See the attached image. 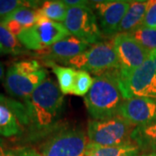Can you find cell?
<instances>
[{
  "label": "cell",
  "mask_w": 156,
  "mask_h": 156,
  "mask_svg": "<svg viewBox=\"0 0 156 156\" xmlns=\"http://www.w3.org/2000/svg\"><path fill=\"white\" fill-rule=\"evenodd\" d=\"M63 104V94L50 77L44 80L28 98L24 99L30 121L29 127L36 138L49 137L63 128L60 123Z\"/></svg>",
  "instance_id": "1"
},
{
  "label": "cell",
  "mask_w": 156,
  "mask_h": 156,
  "mask_svg": "<svg viewBox=\"0 0 156 156\" xmlns=\"http://www.w3.org/2000/svg\"><path fill=\"white\" fill-rule=\"evenodd\" d=\"M124 100L119 83V69L95 75L89 93L84 97L87 110L94 120L119 115Z\"/></svg>",
  "instance_id": "2"
},
{
  "label": "cell",
  "mask_w": 156,
  "mask_h": 156,
  "mask_svg": "<svg viewBox=\"0 0 156 156\" xmlns=\"http://www.w3.org/2000/svg\"><path fill=\"white\" fill-rule=\"evenodd\" d=\"M48 71L37 60H23L8 69L5 80L6 91L12 96L28 98L44 80Z\"/></svg>",
  "instance_id": "3"
},
{
  "label": "cell",
  "mask_w": 156,
  "mask_h": 156,
  "mask_svg": "<svg viewBox=\"0 0 156 156\" xmlns=\"http://www.w3.org/2000/svg\"><path fill=\"white\" fill-rule=\"evenodd\" d=\"M134 128L120 115L103 120H92L88 125V138L89 143L101 147L134 144L131 138Z\"/></svg>",
  "instance_id": "4"
},
{
  "label": "cell",
  "mask_w": 156,
  "mask_h": 156,
  "mask_svg": "<svg viewBox=\"0 0 156 156\" xmlns=\"http://www.w3.org/2000/svg\"><path fill=\"white\" fill-rule=\"evenodd\" d=\"M65 64L79 70L90 71L95 76L120 69L113 40L92 44L83 53L69 60Z\"/></svg>",
  "instance_id": "5"
},
{
  "label": "cell",
  "mask_w": 156,
  "mask_h": 156,
  "mask_svg": "<svg viewBox=\"0 0 156 156\" xmlns=\"http://www.w3.org/2000/svg\"><path fill=\"white\" fill-rule=\"evenodd\" d=\"M89 138L83 129L64 128L52 134L40 146L43 156H86Z\"/></svg>",
  "instance_id": "6"
},
{
  "label": "cell",
  "mask_w": 156,
  "mask_h": 156,
  "mask_svg": "<svg viewBox=\"0 0 156 156\" xmlns=\"http://www.w3.org/2000/svg\"><path fill=\"white\" fill-rule=\"evenodd\" d=\"M119 83L125 100L134 97L156 99V69L152 58L128 74L119 73Z\"/></svg>",
  "instance_id": "7"
},
{
  "label": "cell",
  "mask_w": 156,
  "mask_h": 156,
  "mask_svg": "<svg viewBox=\"0 0 156 156\" xmlns=\"http://www.w3.org/2000/svg\"><path fill=\"white\" fill-rule=\"evenodd\" d=\"M69 37L71 34L62 23L42 16L35 25L23 30L17 38L26 50L38 51Z\"/></svg>",
  "instance_id": "8"
},
{
  "label": "cell",
  "mask_w": 156,
  "mask_h": 156,
  "mask_svg": "<svg viewBox=\"0 0 156 156\" xmlns=\"http://www.w3.org/2000/svg\"><path fill=\"white\" fill-rule=\"evenodd\" d=\"M63 25L75 37L89 44H95L103 40L104 36L101 33L91 2L86 5L69 7Z\"/></svg>",
  "instance_id": "9"
},
{
  "label": "cell",
  "mask_w": 156,
  "mask_h": 156,
  "mask_svg": "<svg viewBox=\"0 0 156 156\" xmlns=\"http://www.w3.org/2000/svg\"><path fill=\"white\" fill-rule=\"evenodd\" d=\"M119 62V73L124 75L142 65L151 53L128 33H118L113 38Z\"/></svg>",
  "instance_id": "10"
},
{
  "label": "cell",
  "mask_w": 156,
  "mask_h": 156,
  "mask_svg": "<svg viewBox=\"0 0 156 156\" xmlns=\"http://www.w3.org/2000/svg\"><path fill=\"white\" fill-rule=\"evenodd\" d=\"M28 112L24 104L0 94V135L12 137L23 133L29 126Z\"/></svg>",
  "instance_id": "11"
},
{
  "label": "cell",
  "mask_w": 156,
  "mask_h": 156,
  "mask_svg": "<svg viewBox=\"0 0 156 156\" xmlns=\"http://www.w3.org/2000/svg\"><path fill=\"white\" fill-rule=\"evenodd\" d=\"M91 5L99 21L102 35L112 37L119 32L120 24L129 8L130 1H92Z\"/></svg>",
  "instance_id": "12"
},
{
  "label": "cell",
  "mask_w": 156,
  "mask_h": 156,
  "mask_svg": "<svg viewBox=\"0 0 156 156\" xmlns=\"http://www.w3.org/2000/svg\"><path fill=\"white\" fill-rule=\"evenodd\" d=\"M119 115L134 127L149 122L156 117V99L144 97L126 99L120 108Z\"/></svg>",
  "instance_id": "13"
},
{
  "label": "cell",
  "mask_w": 156,
  "mask_h": 156,
  "mask_svg": "<svg viewBox=\"0 0 156 156\" xmlns=\"http://www.w3.org/2000/svg\"><path fill=\"white\" fill-rule=\"evenodd\" d=\"M89 48L88 43L75 37H69L37 52L47 62H60L65 64L69 60L83 53Z\"/></svg>",
  "instance_id": "14"
},
{
  "label": "cell",
  "mask_w": 156,
  "mask_h": 156,
  "mask_svg": "<svg viewBox=\"0 0 156 156\" xmlns=\"http://www.w3.org/2000/svg\"><path fill=\"white\" fill-rule=\"evenodd\" d=\"M148 1H130V5L120 24L118 33H130L143 22Z\"/></svg>",
  "instance_id": "15"
},
{
  "label": "cell",
  "mask_w": 156,
  "mask_h": 156,
  "mask_svg": "<svg viewBox=\"0 0 156 156\" xmlns=\"http://www.w3.org/2000/svg\"><path fill=\"white\" fill-rule=\"evenodd\" d=\"M131 138L140 150L156 152V117L149 122L135 127Z\"/></svg>",
  "instance_id": "16"
},
{
  "label": "cell",
  "mask_w": 156,
  "mask_h": 156,
  "mask_svg": "<svg viewBox=\"0 0 156 156\" xmlns=\"http://www.w3.org/2000/svg\"><path fill=\"white\" fill-rule=\"evenodd\" d=\"M140 148L135 144L101 147L89 143L86 156H139Z\"/></svg>",
  "instance_id": "17"
},
{
  "label": "cell",
  "mask_w": 156,
  "mask_h": 156,
  "mask_svg": "<svg viewBox=\"0 0 156 156\" xmlns=\"http://www.w3.org/2000/svg\"><path fill=\"white\" fill-rule=\"evenodd\" d=\"M43 16L40 8H33L30 6H23L11 12L4 19L12 20L23 30L30 28L36 24L40 17ZM3 19V20H4Z\"/></svg>",
  "instance_id": "18"
},
{
  "label": "cell",
  "mask_w": 156,
  "mask_h": 156,
  "mask_svg": "<svg viewBox=\"0 0 156 156\" xmlns=\"http://www.w3.org/2000/svg\"><path fill=\"white\" fill-rule=\"evenodd\" d=\"M47 64L52 68L53 72L57 77L59 89L63 95L72 94L74 81H75V75L76 71L73 68L62 67L56 65L54 62H47Z\"/></svg>",
  "instance_id": "19"
},
{
  "label": "cell",
  "mask_w": 156,
  "mask_h": 156,
  "mask_svg": "<svg viewBox=\"0 0 156 156\" xmlns=\"http://www.w3.org/2000/svg\"><path fill=\"white\" fill-rule=\"evenodd\" d=\"M69 6L63 1H44L41 4L40 11L43 16L57 23L64 22L67 17Z\"/></svg>",
  "instance_id": "20"
},
{
  "label": "cell",
  "mask_w": 156,
  "mask_h": 156,
  "mask_svg": "<svg viewBox=\"0 0 156 156\" xmlns=\"http://www.w3.org/2000/svg\"><path fill=\"white\" fill-rule=\"evenodd\" d=\"M0 44L5 49L7 54L18 55L26 51V49L19 42L15 35L10 32L0 23Z\"/></svg>",
  "instance_id": "21"
},
{
  "label": "cell",
  "mask_w": 156,
  "mask_h": 156,
  "mask_svg": "<svg viewBox=\"0 0 156 156\" xmlns=\"http://www.w3.org/2000/svg\"><path fill=\"white\" fill-rule=\"evenodd\" d=\"M129 34L142 47L152 53L156 50V30L140 26Z\"/></svg>",
  "instance_id": "22"
},
{
  "label": "cell",
  "mask_w": 156,
  "mask_h": 156,
  "mask_svg": "<svg viewBox=\"0 0 156 156\" xmlns=\"http://www.w3.org/2000/svg\"><path fill=\"white\" fill-rule=\"evenodd\" d=\"M93 84V78L85 70H76L73 86L72 94L78 96H85L89 93Z\"/></svg>",
  "instance_id": "23"
},
{
  "label": "cell",
  "mask_w": 156,
  "mask_h": 156,
  "mask_svg": "<svg viewBox=\"0 0 156 156\" xmlns=\"http://www.w3.org/2000/svg\"><path fill=\"white\" fill-rule=\"evenodd\" d=\"M37 5V2L21 1V0H0V22L10 15L11 12L23 6H30L35 8Z\"/></svg>",
  "instance_id": "24"
},
{
  "label": "cell",
  "mask_w": 156,
  "mask_h": 156,
  "mask_svg": "<svg viewBox=\"0 0 156 156\" xmlns=\"http://www.w3.org/2000/svg\"><path fill=\"white\" fill-rule=\"evenodd\" d=\"M141 26L156 30V0L148 1L145 17Z\"/></svg>",
  "instance_id": "25"
},
{
  "label": "cell",
  "mask_w": 156,
  "mask_h": 156,
  "mask_svg": "<svg viewBox=\"0 0 156 156\" xmlns=\"http://www.w3.org/2000/svg\"><path fill=\"white\" fill-rule=\"evenodd\" d=\"M0 156H23V148H11L0 140Z\"/></svg>",
  "instance_id": "26"
},
{
  "label": "cell",
  "mask_w": 156,
  "mask_h": 156,
  "mask_svg": "<svg viewBox=\"0 0 156 156\" xmlns=\"http://www.w3.org/2000/svg\"><path fill=\"white\" fill-rule=\"evenodd\" d=\"M63 2L69 7L86 5H89L90 3L89 1H83V0H64Z\"/></svg>",
  "instance_id": "27"
},
{
  "label": "cell",
  "mask_w": 156,
  "mask_h": 156,
  "mask_svg": "<svg viewBox=\"0 0 156 156\" xmlns=\"http://www.w3.org/2000/svg\"><path fill=\"white\" fill-rule=\"evenodd\" d=\"M4 74H5V68L3 63L0 62V80H2V78L4 77Z\"/></svg>",
  "instance_id": "28"
},
{
  "label": "cell",
  "mask_w": 156,
  "mask_h": 156,
  "mask_svg": "<svg viewBox=\"0 0 156 156\" xmlns=\"http://www.w3.org/2000/svg\"><path fill=\"white\" fill-rule=\"evenodd\" d=\"M150 57L152 58L153 62H154V67H155V69H156V50L153 51V52L151 53Z\"/></svg>",
  "instance_id": "29"
},
{
  "label": "cell",
  "mask_w": 156,
  "mask_h": 156,
  "mask_svg": "<svg viewBox=\"0 0 156 156\" xmlns=\"http://www.w3.org/2000/svg\"><path fill=\"white\" fill-rule=\"evenodd\" d=\"M30 155L31 156H43L40 153L35 150H32V149H30Z\"/></svg>",
  "instance_id": "30"
},
{
  "label": "cell",
  "mask_w": 156,
  "mask_h": 156,
  "mask_svg": "<svg viewBox=\"0 0 156 156\" xmlns=\"http://www.w3.org/2000/svg\"><path fill=\"white\" fill-rule=\"evenodd\" d=\"M4 54H7L6 53V51L5 50V49L1 46V44H0V56H2V55H4Z\"/></svg>",
  "instance_id": "31"
},
{
  "label": "cell",
  "mask_w": 156,
  "mask_h": 156,
  "mask_svg": "<svg viewBox=\"0 0 156 156\" xmlns=\"http://www.w3.org/2000/svg\"><path fill=\"white\" fill-rule=\"evenodd\" d=\"M141 156H156V152H153L152 154H144V155Z\"/></svg>",
  "instance_id": "32"
}]
</instances>
